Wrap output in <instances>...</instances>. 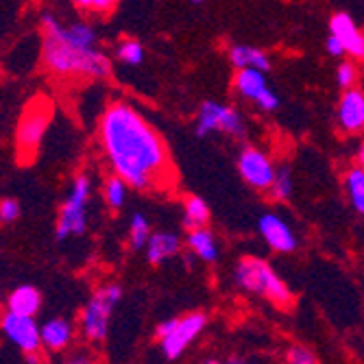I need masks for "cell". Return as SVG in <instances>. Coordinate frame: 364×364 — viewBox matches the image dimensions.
I'll use <instances>...</instances> for the list:
<instances>
[{
  "instance_id": "obj_33",
  "label": "cell",
  "mask_w": 364,
  "mask_h": 364,
  "mask_svg": "<svg viewBox=\"0 0 364 364\" xmlns=\"http://www.w3.org/2000/svg\"><path fill=\"white\" fill-rule=\"evenodd\" d=\"M355 159H358V166H360V168H364V144L358 149V157H355Z\"/></svg>"
},
{
  "instance_id": "obj_19",
  "label": "cell",
  "mask_w": 364,
  "mask_h": 364,
  "mask_svg": "<svg viewBox=\"0 0 364 364\" xmlns=\"http://www.w3.org/2000/svg\"><path fill=\"white\" fill-rule=\"evenodd\" d=\"M73 341V325L63 318H53L42 327V343L50 351H61Z\"/></svg>"
},
{
  "instance_id": "obj_21",
  "label": "cell",
  "mask_w": 364,
  "mask_h": 364,
  "mask_svg": "<svg viewBox=\"0 0 364 364\" xmlns=\"http://www.w3.org/2000/svg\"><path fill=\"white\" fill-rule=\"evenodd\" d=\"M210 223V208L201 196H188L183 201V227L196 229L208 227Z\"/></svg>"
},
{
  "instance_id": "obj_29",
  "label": "cell",
  "mask_w": 364,
  "mask_h": 364,
  "mask_svg": "<svg viewBox=\"0 0 364 364\" xmlns=\"http://www.w3.org/2000/svg\"><path fill=\"white\" fill-rule=\"evenodd\" d=\"M18 216H20V203L16 198H3V201H0V220L14 223Z\"/></svg>"
},
{
  "instance_id": "obj_1",
  "label": "cell",
  "mask_w": 364,
  "mask_h": 364,
  "mask_svg": "<svg viewBox=\"0 0 364 364\" xmlns=\"http://www.w3.org/2000/svg\"><path fill=\"white\" fill-rule=\"evenodd\" d=\"M98 140L114 175L122 177L129 188L157 192L175 186V166L166 142L131 103L114 101L105 107L98 122Z\"/></svg>"
},
{
  "instance_id": "obj_31",
  "label": "cell",
  "mask_w": 364,
  "mask_h": 364,
  "mask_svg": "<svg viewBox=\"0 0 364 364\" xmlns=\"http://www.w3.org/2000/svg\"><path fill=\"white\" fill-rule=\"evenodd\" d=\"M175 325H177V318H166V321H161L157 327H155V336L161 341V338H166L173 329H175Z\"/></svg>"
},
{
  "instance_id": "obj_22",
  "label": "cell",
  "mask_w": 364,
  "mask_h": 364,
  "mask_svg": "<svg viewBox=\"0 0 364 364\" xmlns=\"http://www.w3.org/2000/svg\"><path fill=\"white\" fill-rule=\"evenodd\" d=\"M151 238V223L144 214H134L131 216V223H129V245L131 249H146V242Z\"/></svg>"
},
{
  "instance_id": "obj_18",
  "label": "cell",
  "mask_w": 364,
  "mask_h": 364,
  "mask_svg": "<svg viewBox=\"0 0 364 364\" xmlns=\"http://www.w3.org/2000/svg\"><path fill=\"white\" fill-rule=\"evenodd\" d=\"M42 308V294L33 286H20L9 294V312L36 316Z\"/></svg>"
},
{
  "instance_id": "obj_6",
  "label": "cell",
  "mask_w": 364,
  "mask_h": 364,
  "mask_svg": "<svg viewBox=\"0 0 364 364\" xmlns=\"http://www.w3.org/2000/svg\"><path fill=\"white\" fill-rule=\"evenodd\" d=\"M194 131L198 138H205L210 134H227L231 138H247V122L236 107L218 103V101H205L196 114Z\"/></svg>"
},
{
  "instance_id": "obj_10",
  "label": "cell",
  "mask_w": 364,
  "mask_h": 364,
  "mask_svg": "<svg viewBox=\"0 0 364 364\" xmlns=\"http://www.w3.org/2000/svg\"><path fill=\"white\" fill-rule=\"evenodd\" d=\"M0 325H3V332L9 336V341L16 343L26 353L40 351V347L44 345L42 343V329L38 327V323L33 316L7 312L3 316V321H0Z\"/></svg>"
},
{
  "instance_id": "obj_5",
  "label": "cell",
  "mask_w": 364,
  "mask_h": 364,
  "mask_svg": "<svg viewBox=\"0 0 364 364\" xmlns=\"http://www.w3.org/2000/svg\"><path fill=\"white\" fill-rule=\"evenodd\" d=\"M120 299H122V288L118 284L101 286L90 296V301H87V306L83 308V314H81L83 334L90 341H94V343L105 341V336L109 332L114 308L118 306Z\"/></svg>"
},
{
  "instance_id": "obj_30",
  "label": "cell",
  "mask_w": 364,
  "mask_h": 364,
  "mask_svg": "<svg viewBox=\"0 0 364 364\" xmlns=\"http://www.w3.org/2000/svg\"><path fill=\"white\" fill-rule=\"evenodd\" d=\"M325 50H327L329 55H332V57H343V55H347L343 42H341L336 36H332V33H329L327 40H325Z\"/></svg>"
},
{
  "instance_id": "obj_3",
  "label": "cell",
  "mask_w": 364,
  "mask_h": 364,
  "mask_svg": "<svg viewBox=\"0 0 364 364\" xmlns=\"http://www.w3.org/2000/svg\"><path fill=\"white\" fill-rule=\"evenodd\" d=\"M234 282L257 296H264L267 301H271L277 308H290L292 306V292L286 286V282L273 271V267L262 257L247 255L238 259L234 269Z\"/></svg>"
},
{
  "instance_id": "obj_13",
  "label": "cell",
  "mask_w": 364,
  "mask_h": 364,
  "mask_svg": "<svg viewBox=\"0 0 364 364\" xmlns=\"http://www.w3.org/2000/svg\"><path fill=\"white\" fill-rule=\"evenodd\" d=\"M329 33L343 42L349 57L364 61V33L358 28V24L347 11H338L329 18Z\"/></svg>"
},
{
  "instance_id": "obj_35",
  "label": "cell",
  "mask_w": 364,
  "mask_h": 364,
  "mask_svg": "<svg viewBox=\"0 0 364 364\" xmlns=\"http://www.w3.org/2000/svg\"><path fill=\"white\" fill-rule=\"evenodd\" d=\"M203 364H220V362H218V360H214V358H210V360H205Z\"/></svg>"
},
{
  "instance_id": "obj_34",
  "label": "cell",
  "mask_w": 364,
  "mask_h": 364,
  "mask_svg": "<svg viewBox=\"0 0 364 364\" xmlns=\"http://www.w3.org/2000/svg\"><path fill=\"white\" fill-rule=\"evenodd\" d=\"M68 364H92L87 358H75V360H70Z\"/></svg>"
},
{
  "instance_id": "obj_36",
  "label": "cell",
  "mask_w": 364,
  "mask_h": 364,
  "mask_svg": "<svg viewBox=\"0 0 364 364\" xmlns=\"http://www.w3.org/2000/svg\"><path fill=\"white\" fill-rule=\"evenodd\" d=\"M190 3H192V5H201V3H203V0H190Z\"/></svg>"
},
{
  "instance_id": "obj_2",
  "label": "cell",
  "mask_w": 364,
  "mask_h": 364,
  "mask_svg": "<svg viewBox=\"0 0 364 364\" xmlns=\"http://www.w3.org/2000/svg\"><path fill=\"white\" fill-rule=\"evenodd\" d=\"M42 61L55 77L105 79L112 75L109 57L98 48L96 28L77 20L61 24L53 14L42 16Z\"/></svg>"
},
{
  "instance_id": "obj_17",
  "label": "cell",
  "mask_w": 364,
  "mask_h": 364,
  "mask_svg": "<svg viewBox=\"0 0 364 364\" xmlns=\"http://www.w3.org/2000/svg\"><path fill=\"white\" fill-rule=\"evenodd\" d=\"M186 247L208 264H214L218 259V242L214 238V234L208 227H196V229H188L186 236Z\"/></svg>"
},
{
  "instance_id": "obj_7",
  "label": "cell",
  "mask_w": 364,
  "mask_h": 364,
  "mask_svg": "<svg viewBox=\"0 0 364 364\" xmlns=\"http://www.w3.org/2000/svg\"><path fill=\"white\" fill-rule=\"evenodd\" d=\"M50 116H53V109L44 98H38V101H33L26 107L18 124V134H16V151L22 161H31L36 157L42 144V138L50 124Z\"/></svg>"
},
{
  "instance_id": "obj_11",
  "label": "cell",
  "mask_w": 364,
  "mask_h": 364,
  "mask_svg": "<svg viewBox=\"0 0 364 364\" xmlns=\"http://www.w3.org/2000/svg\"><path fill=\"white\" fill-rule=\"evenodd\" d=\"M257 231L264 238V242L277 253H292L296 249V245H299L290 223H286L279 214H273V212H267L259 216Z\"/></svg>"
},
{
  "instance_id": "obj_15",
  "label": "cell",
  "mask_w": 364,
  "mask_h": 364,
  "mask_svg": "<svg viewBox=\"0 0 364 364\" xmlns=\"http://www.w3.org/2000/svg\"><path fill=\"white\" fill-rule=\"evenodd\" d=\"M234 90L238 92V96L245 98V101H251L255 105L271 87L267 83V73L255 70V68H245V70H238L236 73V77H234Z\"/></svg>"
},
{
  "instance_id": "obj_26",
  "label": "cell",
  "mask_w": 364,
  "mask_h": 364,
  "mask_svg": "<svg viewBox=\"0 0 364 364\" xmlns=\"http://www.w3.org/2000/svg\"><path fill=\"white\" fill-rule=\"evenodd\" d=\"M75 7L85 11V14H96V16H105L109 14L120 0H73Z\"/></svg>"
},
{
  "instance_id": "obj_24",
  "label": "cell",
  "mask_w": 364,
  "mask_h": 364,
  "mask_svg": "<svg viewBox=\"0 0 364 364\" xmlns=\"http://www.w3.org/2000/svg\"><path fill=\"white\" fill-rule=\"evenodd\" d=\"M116 59L124 65H138L144 61V46L138 40H122L116 48Z\"/></svg>"
},
{
  "instance_id": "obj_14",
  "label": "cell",
  "mask_w": 364,
  "mask_h": 364,
  "mask_svg": "<svg viewBox=\"0 0 364 364\" xmlns=\"http://www.w3.org/2000/svg\"><path fill=\"white\" fill-rule=\"evenodd\" d=\"M179 251H181V240L177 234H171V231H155L146 242V259L153 267H159L166 259L175 257Z\"/></svg>"
},
{
  "instance_id": "obj_25",
  "label": "cell",
  "mask_w": 364,
  "mask_h": 364,
  "mask_svg": "<svg viewBox=\"0 0 364 364\" xmlns=\"http://www.w3.org/2000/svg\"><path fill=\"white\" fill-rule=\"evenodd\" d=\"M269 192H271V196L275 198V201H288V198L292 196L294 181H292V175H290V171L286 166L284 168H277L275 179H273Z\"/></svg>"
},
{
  "instance_id": "obj_12",
  "label": "cell",
  "mask_w": 364,
  "mask_h": 364,
  "mask_svg": "<svg viewBox=\"0 0 364 364\" xmlns=\"http://www.w3.org/2000/svg\"><path fill=\"white\" fill-rule=\"evenodd\" d=\"M338 127L345 134H362L364 131V92L358 87L345 90L338 109H336Z\"/></svg>"
},
{
  "instance_id": "obj_8",
  "label": "cell",
  "mask_w": 364,
  "mask_h": 364,
  "mask_svg": "<svg viewBox=\"0 0 364 364\" xmlns=\"http://www.w3.org/2000/svg\"><path fill=\"white\" fill-rule=\"evenodd\" d=\"M236 166H238L242 181L251 186L253 190H269L277 173L273 159L262 149H255V146H245L238 153Z\"/></svg>"
},
{
  "instance_id": "obj_4",
  "label": "cell",
  "mask_w": 364,
  "mask_h": 364,
  "mask_svg": "<svg viewBox=\"0 0 364 364\" xmlns=\"http://www.w3.org/2000/svg\"><path fill=\"white\" fill-rule=\"evenodd\" d=\"M92 196V177L87 173H79L73 179L70 192L59 210L55 238L65 240L70 236H83L87 227V205Z\"/></svg>"
},
{
  "instance_id": "obj_28",
  "label": "cell",
  "mask_w": 364,
  "mask_h": 364,
  "mask_svg": "<svg viewBox=\"0 0 364 364\" xmlns=\"http://www.w3.org/2000/svg\"><path fill=\"white\" fill-rule=\"evenodd\" d=\"M355 81H358L355 63L353 61H341V65L336 68V83L343 90H351V87H355Z\"/></svg>"
},
{
  "instance_id": "obj_27",
  "label": "cell",
  "mask_w": 364,
  "mask_h": 364,
  "mask_svg": "<svg viewBox=\"0 0 364 364\" xmlns=\"http://www.w3.org/2000/svg\"><path fill=\"white\" fill-rule=\"evenodd\" d=\"M286 364H318L316 355L306 345H290L286 351Z\"/></svg>"
},
{
  "instance_id": "obj_23",
  "label": "cell",
  "mask_w": 364,
  "mask_h": 364,
  "mask_svg": "<svg viewBox=\"0 0 364 364\" xmlns=\"http://www.w3.org/2000/svg\"><path fill=\"white\" fill-rule=\"evenodd\" d=\"M127 192H129V183L118 177V175H112L105 179V186H103V198L105 203L112 208V210H120L127 201Z\"/></svg>"
},
{
  "instance_id": "obj_9",
  "label": "cell",
  "mask_w": 364,
  "mask_h": 364,
  "mask_svg": "<svg viewBox=\"0 0 364 364\" xmlns=\"http://www.w3.org/2000/svg\"><path fill=\"white\" fill-rule=\"evenodd\" d=\"M208 325V316L203 312H190L181 318H177V325L173 332L161 338V353L166 360H177L186 353V349L203 334Z\"/></svg>"
},
{
  "instance_id": "obj_16",
  "label": "cell",
  "mask_w": 364,
  "mask_h": 364,
  "mask_svg": "<svg viewBox=\"0 0 364 364\" xmlns=\"http://www.w3.org/2000/svg\"><path fill=\"white\" fill-rule=\"evenodd\" d=\"M229 61L234 63L236 70H245V68H255L262 73L271 70V59L257 46H249V44H236L229 48Z\"/></svg>"
},
{
  "instance_id": "obj_32",
  "label": "cell",
  "mask_w": 364,
  "mask_h": 364,
  "mask_svg": "<svg viewBox=\"0 0 364 364\" xmlns=\"http://www.w3.org/2000/svg\"><path fill=\"white\" fill-rule=\"evenodd\" d=\"M225 364H249L242 355H231V358H227V362Z\"/></svg>"
},
{
  "instance_id": "obj_20",
  "label": "cell",
  "mask_w": 364,
  "mask_h": 364,
  "mask_svg": "<svg viewBox=\"0 0 364 364\" xmlns=\"http://www.w3.org/2000/svg\"><path fill=\"white\" fill-rule=\"evenodd\" d=\"M345 192L349 196L351 208L364 216V168L360 166H351L345 173Z\"/></svg>"
}]
</instances>
